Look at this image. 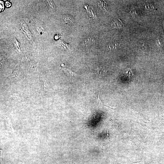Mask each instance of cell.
<instances>
[{
	"label": "cell",
	"instance_id": "obj_23",
	"mask_svg": "<svg viewBox=\"0 0 164 164\" xmlns=\"http://www.w3.org/2000/svg\"><path fill=\"white\" fill-rule=\"evenodd\" d=\"M163 28H164V22L163 23Z\"/></svg>",
	"mask_w": 164,
	"mask_h": 164
},
{
	"label": "cell",
	"instance_id": "obj_20",
	"mask_svg": "<svg viewBox=\"0 0 164 164\" xmlns=\"http://www.w3.org/2000/svg\"><path fill=\"white\" fill-rule=\"evenodd\" d=\"M1 6L2 7H0V10H1H1H3V8H4V5H3V2L1 1H0V7Z\"/></svg>",
	"mask_w": 164,
	"mask_h": 164
},
{
	"label": "cell",
	"instance_id": "obj_14",
	"mask_svg": "<svg viewBox=\"0 0 164 164\" xmlns=\"http://www.w3.org/2000/svg\"><path fill=\"white\" fill-rule=\"evenodd\" d=\"M139 46L140 48L143 50L146 49V48H147V45L144 42H140Z\"/></svg>",
	"mask_w": 164,
	"mask_h": 164
},
{
	"label": "cell",
	"instance_id": "obj_8",
	"mask_svg": "<svg viewBox=\"0 0 164 164\" xmlns=\"http://www.w3.org/2000/svg\"><path fill=\"white\" fill-rule=\"evenodd\" d=\"M62 70L67 75L69 76H72L73 77H75L77 75V74H76L75 72H74L71 70H70L66 68H62Z\"/></svg>",
	"mask_w": 164,
	"mask_h": 164
},
{
	"label": "cell",
	"instance_id": "obj_1",
	"mask_svg": "<svg viewBox=\"0 0 164 164\" xmlns=\"http://www.w3.org/2000/svg\"><path fill=\"white\" fill-rule=\"evenodd\" d=\"M19 25L21 30L26 38L29 41H33V39L32 34L30 32L27 25L24 20H21L20 22Z\"/></svg>",
	"mask_w": 164,
	"mask_h": 164
},
{
	"label": "cell",
	"instance_id": "obj_16",
	"mask_svg": "<svg viewBox=\"0 0 164 164\" xmlns=\"http://www.w3.org/2000/svg\"><path fill=\"white\" fill-rule=\"evenodd\" d=\"M156 45H157V49H161V48L162 45L159 42V39H157L156 41Z\"/></svg>",
	"mask_w": 164,
	"mask_h": 164
},
{
	"label": "cell",
	"instance_id": "obj_18",
	"mask_svg": "<svg viewBox=\"0 0 164 164\" xmlns=\"http://www.w3.org/2000/svg\"><path fill=\"white\" fill-rule=\"evenodd\" d=\"M48 5L51 8H54L55 7V5L53 3L52 1L51 0H47Z\"/></svg>",
	"mask_w": 164,
	"mask_h": 164
},
{
	"label": "cell",
	"instance_id": "obj_7",
	"mask_svg": "<svg viewBox=\"0 0 164 164\" xmlns=\"http://www.w3.org/2000/svg\"><path fill=\"white\" fill-rule=\"evenodd\" d=\"M24 96L26 98L30 99H33V98L30 89L29 88L25 89L24 93Z\"/></svg>",
	"mask_w": 164,
	"mask_h": 164
},
{
	"label": "cell",
	"instance_id": "obj_19",
	"mask_svg": "<svg viewBox=\"0 0 164 164\" xmlns=\"http://www.w3.org/2000/svg\"><path fill=\"white\" fill-rule=\"evenodd\" d=\"M18 73L15 71L13 72V73H12V77H14V78H15V77H18Z\"/></svg>",
	"mask_w": 164,
	"mask_h": 164
},
{
	"label": "cell",
	"instance_id": "obj_6",
	"mask_svg": "<svg viewBox=\"0 0 164 164\" xmlns=\"http://www.w3.org/2000/svg\"><path fill=\"white\" fill-rule=\"evenodd\" d=\"M123 24L121 20L117 19L113 22L111 24V26L113 28L119 27L123 26Z\"/></svg>",
	"mask_w": 164,
	"mask_h": 164
},
{
	"label": "cell",
	"instance_id": "obj_5",
	"mask_svg": "<svg viewBox=\"0 0 164 164\" xmlns=\"http://www.w3.org/2000/svg\"><path fill=\"white\" fill-rule=\"evenodd\" d=\"M119 46L120 45L118 42L114 40L109 43L107 46V48L108 51H112V50H116Z\"/></svg>",
	"mask_w": 164,
	"mask_h": 164
},
{
	"label": "cell",
	"instance_id": "obj_13",
	"mask_svg": "<svg viewBox=\"0 0 164 164\" xmlns=\"http://www.w3.org/2000/svg\"><path fill=\"white\" fill-rule=\"evenodd\" d=\"M44 90L45 91L48 90L49 87L48 84L47 83V82L45 79L44 81Z\"/></svg>",
	"mask_w": 164,
	"mask_h": 164
},
{
	"label": "cell",
	"instance_id": "obj_2",
	"mask_svg": "<svg viewBox=\"0 0 164 164\" xmlns=\"http://www.w3.org/2000/svg\"><path fill=\"white\" fill-rule=\"evenodd\" d=\"M95 41V39L94 37H88L82 41L81 43V46L84 48H89L94 45Z\"/></svg>",
	"mask_w": 164,
	"mask_h": 164
},
{
	"label": "cell",
	"instance_id": "obj_11",
	"mask_svg": "<svg viewBox=\"0 0 164 164\" xmlns=\"http://www.w3.org/2000/svg\"><path fill=\"white\" fill-rule=\"evenodd\" d=\"M88 11L89 15L93 19H95L97 18L96 17V14L94 13V11L92 9L88 10H87Z\"/></svg>",
	"mask_w": 164,
	"mask_h": 164
},
{
	"label": "cell",
	"instance_id": "obj_22",
	"mask_svg": "<svg viewBox=\"0 0 164 164\" xmlns=\"http://www.w3.org/2000/svg\"><path fill=\"white\" fill-rule=\"evenodd\" d=\"M108 129H107V137H108V136H109V135H108Z\"/></svg>",
	"mask_w": 164,
	"mask_h": 164
},
{
	"label": "cell",
	"instance_id": "obj_9",
	"mask_svg": "<svg viewBox=\"0 0 164 164\" xmlns=\"http://www.w3.org/2000/svg\"><path fill=\"white\" fill-rule=\"evenodd\" d=\"M97 71L98 74L100 75H103L106 73V69L103 67H98L97 69Z\"/></svg>",
	"mask_w": 164,
	"mask_h": 164
},
{
	"label": "cell",
	"instance_id": "obj_3",
	"mask_svg": "<svg viewBox=\"0 0 164 164\" xmlns=\"http://www.w3.org/2000/svg\"><path fill=\"white\" fill-rule=\"evenodd\" d=\"M56 45L59 48L62 50L67 51L70 49V45L61 40L57 41Z\"/></svg>",
	"mask_w": 164,
	"mask_h": 164
},
{
	"label": "cell",
	"instance_id": "obj_4",
	"mask_svg": "<svg viewBox=\"0 0 164 164\" xmlns=\"http://www.w3.org/2000/svg\"><path fill=\"white\" fill-rule=\"evenodd\" d=\"M62 20L65 24L69 25H72L74 23V20L73 17L70 15H63Z\"/></svg>",
	"mask_w": 164,
	"mask_h": 164
},
{
	"label": "cell",
	"instance_id": "obj_10",
	"mask_svg": "<svg viewBox=\"0 0 164 164\" xmlns=\"http://www.w3.org/2000/svg\"><path fill=\"white\" fill-rule=\"evenodd\" d=\"M14 44L16 51L18 52H20V48L19 43L18 41L17 40L15 39L14 40Z\"/></svg>",
	"mask_w": 164,
	"mask_h": 164
},
{
	"label": "cell",
	"instance_id": "obj_21",
	"mask_svg": "<svg viewBox=\"0 0 164 164\" xmlns=\"http://www.w3.org/2000/svg\"><path fill=\"white\" fill-rule=\"evenodd\" d=\"M10 5L11 4L9 2H6V6H7V7H9V6H10Z\"/></svg>",
	"mask_w": 164,
	"mask_h": 164
},
{
	"label": "cell",
	"instance_id": "obj_15",
	"mask_svg": "<svg viewBox=\"0 0 164 164\" xmlns=\"http://www.w3.org/2000/svg\"><path fill=\"white\" fill-rule=\"evenodd\" d=\"M97 102H98V104L99 105H103V106H106V107H108V108H111V109H116V108H110V107H108V106H106V105H104L103 104V103H102V102H101V99H100V98L99 93V94H98V100H97Z\"/></svg>",
	"mask_w": 164,
	"mask_h": 164
},
{
	"label": "cell",
	"instance_id": "obj_12",
	"mask_svg": "<svg viewBox=\"0 0 164 164\" xmlns=\"http://www.w3.org/2000/svg\"><path fill=\"white\" fill-rule=\"evenodd\" d=\"M104 2L100 1L99 3L98 2V4L99 6L101 8L104 10L105 11H106L107 9H106L107 7L106 6V4H104Z\"/></svg>",
	"mask_w": 164,
	"mask_h": 164
},
{
	"label": "cell",
	"instance_id": "obj_17",
	"mask_svg": "<svg viewBox=\"0 0 164 164\" xmlns=\"http://www.w3.org/2000/svg\"><path fill=\"white\" fill-rule=\"evenodd\" d=\"M10 97L14 99H17L19 98V95L17 93L12 94H11Z\"/></svg>",
	"mask_w": 164,
	"mask_h": 164
}]
</instances>
